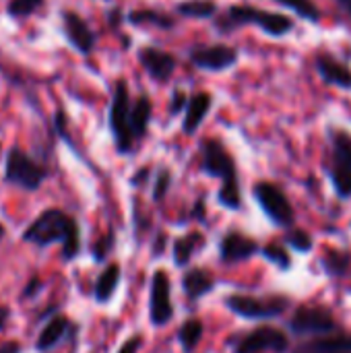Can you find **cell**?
Here are the masks:
<instances>
[{"label":"cell","instance_id":"26","mask_svg":"<svg viewBox=\"0 0 351 353\" xmlns=\"http://www.w3.org/2000/svg\"><path fill=\"white\" fill-rule=\"evenodd\" d=\"M176 12L186 19H215L219 6L215 0H184L176 4Z\"/></svg>","mask_w":351,"mask_h":353},{"label":"cell","instance_id":"35","mask_svg":"<svg viewBox=\"0 0 351 353\" xmlns=\"http://www.w3.org/2000/svg\"><path fill=\"white\" fill-rule=\"evenodd\" d=\"M143 347V335H130L120 347H118V352L116 353H139V350Z\"/></svg>","mask_w":351,"mask_h":353},{"label":"cell","instance_id":"18","mask_svg":"<svg viewBox=\"0 0 351 353\" xmlns=\"http://www.w3.org/2000/svg\"><path fill=\"white\" fill-rule=\"evenodd\" d=\"M211 108H213V95L209 91H199L192 97H188V103L184 108L182 132L184 134H194L199 130V126L205 122Z\"/></svg>","mask_w":351,"mask_h":353},{"label":"cell","instance_id":"7","mask_svg":"<svg viewBox=\"0 0 351 353\" xmlns=\"http://www.w3.org/2000/svg\"><path fill=\"white\" fill-rule=\"evenodd\" d=\"M288 329L292 331L294 337H319V335H329L339 331V321L337 316L327 308V306H317V304H302L298 306L290 321Z\"/></svg>","mask_w":351,"mask_h":353},{"label":"cell","instance_id":"22","mask_svg":"<svg viewBox=\"0 0 351 353\" xmlns=\"http://www.w3.org/2000/svg\"><path fill=\"white\" fill-rule=\"evenodd\" d=\"M120 277H122V269H120L118 263L108 265L99 273V277L95 281V288H93V296H95L97 304H108L114 298V294L118 290V283H120Z\"/></svg>","mask_w":351,"mask_h":353},{"label":"cell","instance_id":"30","mask_svg":"<svg viewBox=\"0 0 351 353\" xmlns=\"http://www.w3.org/2000/svg\"><path fill=\"white\" fill-rule=\"evenodd\" d=\"M285 244L300 254H308L314 250V238L310 236V232L302 228H290L285 234Z\"/></svg>","mask_w":351,"mask_h":353},{"label":"cell","instance_id":"43","mask_svg":"<svg viewBox=\"0 0 351 353\" xmlns=\"http://www.w3.org/2000/svg\"><path fill=\"white\" fill-rule=\"evenodd\" d=\"M4 234H6V230H4V228H2V225H0V238H2V236H4Z\"/></svg>","mask_w":351,"mask_h":353},{"label":"cell","instance_id":"39","mask_svg":"<svg viewBox=\"0 0 351 353\" xmlns=\"http://www.w3.org/2000/svg\"><path fill=\"white\" fill-rule=\"evenodd\" d=\"M163 248H166V236H163V234H159V236L155 238V244H153V254H155V256H159V254L163 252Z\"/></svg>","mask_w":351,"mask_h":353},{"label":"cell","instance_id":"13","mask_svg":"<svg viewBox=\"0 0 351 353\" xmlns=\"http://www.w3.org/2000/svg\"><path fill=\"white\" fill-rule=\"evenodd\" d=\"M149 319L155 327H163L174 319L172 304V279L163 269H157L151 277L149 294Z\"/></svg>","mask_w":351,"mask_h":353},{"label":"cell","instance_id":"41","mask_svg":"<svg viewBox=\"0 0 351 353\" xmlns=\"http://www.w3.org/2000/svg\"><path fill=\"white\" fill-rule=\"evenodd\" d=\"M192 215H194L197 219L205 215V201H197V205H194V211H192Z\"/></svg>","mask_w":351,"mask_h":353},{"label":"cell","instance_id":"20","mask_svg":"<svg viewBox=\"0 0 351 353\" xmlns=\"http://www.w3.org/2000/svg\"><path fill=\"white\" fill-rule=\"evenodd\" d=\"M319 263H321L323 273L329 277L341 279V277H350L351 275V250L327 246L323 250Z\"/></svg>","mask_w":351,"mask_h":353},{"label":"cell","instance_id":"6","mask_svg":"<svg viewBox=\"0 0 351 353\" xmlns=\"http://www.w3.org/2000/svg\"><path fill=\"white\" fill-rule=\"evenodd\" d=\"M252 196L259 203V207L263 209V213L271 219L273 225L290 230L296 223V209L290 201V196L285 194V190L269 180H261L254 184L252 188Z\"/></svg>","mask_w":351,"mask_h":353},{"label":"cell","instance_id":"29","mask_svg":"<svg viewBox=\"0 0 351 353\" xmlns=\"http://www.w3.org/2000/svg\"><path fill=\"white\" fill-rule=\"evenodd\" d=\"M261 252H263V256L271 263V265H275L279 271H290L292 269V265H294V261H292V254L288 252V248L281 244V242H267L263 248H261Z\"/></svg>","mask_w":351,"mask_h":353},{"label":"cell","instance_id":"21","mask_svg":"<svg viewBox=\"0 0 351 353\" xmlns=\"http://www.w3.org/2000/svg\"><path fill=\"white\" fill-rule=\"evenodd\" d=\"M68 329H70V321L66 316H62V314L52 316L46 323V327L39 331V335H37V341H35L37 352L43 353L54 350L64 339V335L68 333Z\"/></svg>","mask_w":351,"mask_h":353},{"label":"cell","instance_id":"36","mask_svg":"<svg viewBox=\"0 0 351 353\" xmlns=\"http://www.w3.org/2000/svg\"><path fill=\"white\" fill-rule=\"evenodd\" d=\"M149 174H151V170H149V168H141V170H139V174H137V176H132V186H143V184L149 180Z\"/></svg>","mask_w":351,"mask_h":353},{"label":"cell","instance_id":"27","mask_svg":"<svg viewBox=\"0 0 351 353\" xmlns=\"http://www.w3.org/2000/svg\"><path fill=\"white\" fill-rule=\"evenodd\" d=\"M273 2L288 8L290 12H294L302 21H308L314 25L323 21V8L314 0H273Z\"/></svg>","mask_w":351,"mask_h":353},{"label":"cell","instance_id":"9","mask_svg":"<svg viewBox=\"0 0 351 353\" xmlns=\"http://www.w3.org/2000/svg\"><path fill=\"white\" fill-rule=\"evenodd\" d=\"M110 130L114 137L116 151L120 155H128L134 147V139L130 134V91L124 79H118L114 85L110 105Z\"/></svg>","mask_w":351,"mask_h":353},{"label":"cell","instance_id":"34","mask_svg":"<svg viewBox=\"0 0 351 353\" xmlns=\"http://www.w3.org/2000/svg\"><path fill=\"white\" fill-rule=\"evenodd\" d=\"M186 103H188V95H186L184 91L176 89V91L172 93V101H170V108H168V110H170L172 116H178V114L184 112Z\"/></svg>","mask_w":351,"mask_h":353},{"label":"cell","instance_id":"12","mask_svg":"<svg viewBox=\"0 0 351 353\" xmlns=\"http://www.w3.org/2000/svg\"><path fill=\"white\" fill-rule=\"evenodd\" d=\"M312 64L325 85L341 91H351V66L343 58H339L327 48H319L312 56Z\"/></svg>","mask_w":351,"mask_h":353},{"label":"cell","instance_id":"4","mask_svg":"<svg viewBox=\"0 0 351 353\" xmlns=\"http://www.w3.org/2000/svg\"><path fill=\"white\" fill-rule=\"evenodd\" d=\"M329 155L325 159V172L331 180L335 194L341 201L351 199V132L341 126L327 128Z\"/></svg>","mask_w":351,"mask_h":353},{"label":"cell","instance_id":"42","mask_svg":"<svg viewBox=\"0 0 351 353\" xmlns=\"http://www.w3.org/2000/svg\"><path fill=\"white\" fill-rule=\"evenodd\" d=\"M335 2H337V6L351 19V0H335Z\"/></svg>","mask_w":351,"mask_h":353},{"label":"cell","instance_id":"17","mask_svg":"<svg viewBox=\"0 0 351 353\" xmlns=\"http://www.w3.org/2000/svg\"><path fill=\"white\" fill-rule=\"evenodd\" d=\"M292 353H351V333L339 329L329 335L308 337L300 341Z\"/></svg>","mask_w":351,"mask_h":353},{"label":"cell","instance_id":"8","mask_svg":"<svg viewBox=\"0 0 351 353\" xmlns=\"http://www.w3.org/2000/svg\"><path fill=\"white\" fill-rule=\"evenodd\" d=\"M48 178V170L29 157L21 147H10L4 157V180L23 190H37Z\"/></svg>","mask_w":351,"mask_h":353},{"label":"cell","instance_id":"23","mask_svg":"<svg viewBox=\"0 0 351 353\" xmlns=\"http://www.w3.org/2000/svg\"><path fill=\"white\" fill-rule=\"evenodd\" d=\"M151 112H153V105L147 95H141L134 103H130V134L134 141H141L147 134Z\"/></svg>","mask_w":351,"mask_h":353},{"label":"cell","instance_id":"5","mask_svg":"<svg viewBox=\"0 0 351 353\" xmlns=\"http://www.w3.org/2000/svg\"><path fill=\"white\" fill-rule=\"evenodd\" d=\"M225 306L236 316L246 321H273L290 310L292 300L283 294H271V296L232 294L225 298Z\"/></svg>","mask_w":351,"mask_h":353},{"label":"cell","instance_id":"25","mask_svg":"<svg viewBox=\"0 0 351 353\" xmlns=\"http://www.w3.org/2000/svg\"><path fill=\"white\" fill-rule=\"evenodd\" d=\"M128 23L132 25H153V27H159V29H174L176 27V19L161 12V10H155V8H137V10H130L128 12Z\"/></svg>","mask_w":351,"mask_h":353},{"label":"cell","instance_id":"14","mask_svg":"<svg viewBox=\"0 0 351 353\" xmlns=\"http://www.w3.org/2000/svg\"><path fill=\"white\" fill-rule=\"evenodd\" d=\"M137 56H139L141 66L147 70V74L157 83H168L178 66V60L174 54L159 50L155 46H143Z\"/></svg>","mask_w":351,"mask_h":353},{"label":"cell","instance_id":"37","mask_svg":"<svg viewBox=\"0 0 351 353\" xmlns=\"http://www.w3.org/2000/svg\"><path fill=\"white\" fill-rule=\"evenodd\" d=\"M23 352V347H21V343H17V341H4V343H0V353H21Z\"/></svg>","mask_w":351,"mask_h":353},{"label":"cell","instance_id":"1","mask_svg":"<svg viewBox=\"0 0 351 353\" xmlns=\"http://www.w3.org/2000/svg\"><path fill=\"white\" fill-rule=\"evenodd\" d=\"M23 240L39 248L60 242L64 261H74L77 254L81 252L79 225L72 215L60 209H48L41 215H37L23 232Z\"/></svg>","mask_w":351,"mask_h":353},{"label":"cell","instance_id":"33","mask_svg":"<svg viewBox=\"0 0 351 353\" xmlns=\"http://www.w3.org/2000/svg\"><path fill=\"white\" fill-rule=\"evenodd\" d=\"M114 248V236L112 234H106L97 244H95V248H93V256H95V261L99 263V261H103L108 254H110V250Z\"/></svg>","mask_w":351,"mask_h":353},{"label":"cell","instance_id":"2","mask_svg":"<svg viewBox=\"0 0 351 353\" xmlns=\"http://www.w3.org/2000/svg\"><path fill=\"white\" fill-rule=\"evenodd\" d=\"M201 170L211 178L221 180V188L217 201L221 207L230 211L242 209V190L238 178V165L234 155L219 139H205L201 143Z\"/></svg>","mask_w":351,"mask_h":353},{"label":"cell","instance_id":"32","mask_svg":"<svg viewBox=\"0 0 351 353\" xmlns=\"http://www.w3.org/2000/svg\"><path fill=\"white\" fill-rule=\"evenodd\" d=\"M170 186H172V172L163 168V170L157 172V178H155V184H153V201L161 203L166 199Z\"/></svg>","mask_w":351,"mask_h":353},{"label":"cell","instance_id":"28","mask_svg":"<svg viewBox=\"0 0 351 353\" xmlns=\"http://www.w3.org/2000/svg\"><path fill=\"white\" fill-rule=\"evenodd\" d=\"M203 333H205V325L201 319H188L180 329H178V341L182 345V350L186 353L194 352L197 345L201 343L203 339Z\"/></svg>","mask_w":351,"mask_h":353},{"label":"cell","instance_id":"31","mask_svg":"<svg viewBox=\"0 0 351 353\" xmlns=\"http://www.w3.org/2000/svg\"><path fill=\"white\" fill-rule=\"evenodd\" d=\"M43 4V0H10L6 6V12L12 19H27L29 14H33L39 6Z\"/></svg>","mask_w":351,"mask_h":353},{"label":"cell","instance_id":"24","mask_svg":"<svg viewBox=\"0 0 351 353\" xmlns=\"http://www.w3.org/2000/svg\"><path fill=\"white\" fill-rule=\"evenodd\" d=\"M205 246V236L201 232H190L174 242V263L176 267H186L192 259V254Z\"/></svg>","mask_w":351,"mask_h":353},{"label":"cell","instance_id":"38","mask_svg":"<svg viewBox=\"0 0 351 353\" xmlns=\"http://www.w3.org/2000/svg\"><path fill=\"white\" fill-rule=\"evenodd\" d=\"M37 290H39V279H37V277H31V281L27 283V290L23 292V300H27V298H31L33 294H37Z\"/></svg>","mask_w":351,"mask_h":353},{"label":"cell","instance_id":"40","mask_svg":"<svg viewBox=\"0 0 351 353\" xmlns=\"http://www.w3.org/2000/svg\"><path fill=\"white\" fill-rule=\"evenodd\" d=\"M8 316H10L8 308H6V306H0V331L6 327V321H8Z\"/></svg>","mask_w":351,"mask_h":353},{"label":"cell","instance_id":"3","mask_svg":"<svg viewBox=\"0 0 351 353\" xmlns=\"http://www.w3.org/2000/svg\"><path fill=\"white\" fill-rule=\"evenodd\" d=\"M246 25L259 27L265 35L275 37V39L288 37L296 29V23L292 17L277 12V10H267L254 4H232L221 14H215V27L221 33H232Z\"/></svg>","mask_w":351,"mask_h":353},{"label":"cell","instance_id":"11","mask_svg":"<svg viewBox=\"0 0 351 353\" xmlns=\"http://www.w3.org/2000/svg\"><path fill=\"white\" fill-rule=\"evenodd\" d=\"M190 62L199 70L207 72H225L234 68L240 60V52L228 43H209V46H194L188 52Z\"/></svg>","mask_w":351,"mask_h":353},{"label":"cell","instance_id":"15","mask_svg":"<svg viewBox=\"0 0 351 353\" xmlns=\"http://www.w3.org/2000/svg\"><path fill=\"white\" fill-rule=\"evenodd\" d=\"M62 33L68 39V43L81 52V54H91L95 46V33L91 31L89 23L74 10H62Z\"/></svg>","mask_w":351,"mask_h":353},{"label":"cell","instance_id":"10","mask_svg":"<svg viewBox=\"0 0 351 353\" xmlns=\"http://www.w3.org/2000/svg\"><path fill=\"white\" fill-rule=\"evenodd\" d=\"M230 345L234 353H288L292 350L288 333L273 325H261L248 333L236 335L230 339Z\"/></svg>","mask_w":351,"mask_h":353},{"label":"cell","instance_id":"16","mask_svg":"<svg viewBox=\"0 0 351 353\" xmlns=\"http://www.w3.org/2000/svg\"><path fill=\"white\" fill-rule=\"evenodd\" d=\"M261 250L259 242L238 230H232L228 234H223L221 242H219V256L223 263L234 265V263H242L252 259L257 252Z\"/></svg>","mask_w":351,"mask_h":353},{"label":"cell","instance_id":"19","mask_svg":"<svg viewBox=\"0 0 351 353\" xmlns=\"http://www.w3.org/2000/svg\"><path fill=\"white\" fill-rule=\"evenodd\" d=\"M182 288L184 294L190 302H197L201 298H205L207 294L213 292L215 288V277L211 275V271L203 269V267H192L184 273L182 277Z\"/></svg>","mask_w":351,"mask_h":353}]
</instances>
